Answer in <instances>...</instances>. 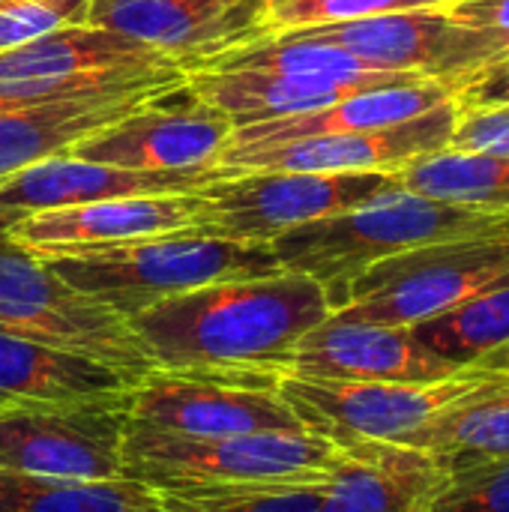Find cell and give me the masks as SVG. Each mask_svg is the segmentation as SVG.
<instances>
[{"mask_svg": "<svg viewBox=\"0 0 509 512\" xmlns=\"http://www.w3.org/2000/svg\"><path fill=\"white\" fill-rule=\"evenodd\" d=\"M330 318L321 282L273 276L213 282L129 318L153 369L285 375L294 345Z\"/></svg>", "mask_w": 509, "mask_h": 512, "instance_id": "obj_1", "label": "cell"}, {"mask_svg": "<svg viewBox=\"0 0 509 512\" xmlns=\"http://www.w3.org/2000/svg\"><path fill=\"white\" fill-rule=\"evenodd\" d=\"M459 237H509V213L387 189L345 213L324 216L270 240L282 270L312 276L324 291L366 267Z\"/></svg>", "mask_w": 509, "mask_h": 512, "instance_id": "obj_2", "label": "cell"}, {"mask_svg": "<svg viewBox=\"0 0 509 512\" xmlns=\"http://www.w3.org/2000/svg\"><path fill=\"white\" fill-rule=\"evenodd\" d=\"M42 261L75 291L105 303L126 321L168 297L213 282L273 276L282 270L270 243L213 237L201 228H183L105 249L45 255Z\"/></svg>", "mask_w": 509, "mask_h": 512, "instance_id": "obj_3", "label": "cell"}, {"mask_svg": "<svg viewBox=\"0 0 509 512\" xmlns=\"http://www.w3.org/2000/svg\"><path fill=\"white\" fill-rule=\"evenodd\" d=\"M336 441L312 429L237 438H177L129 423L123 480L159 492H264L321 486Z\"/></svg>", "mask_w": 509, "mask_h": 512, "instance_id": "obj_4", "label": "cell"}, {"mask_svg": "<svg viewBox=\"0 0 509 512\" xmlns=\"http://www.w3.org/2000/svg\"><path fill=\"white\" fill-rule=\"evenodd\" d=\"M509 279V237H459L384 258L327 291L342 321L414 327Z\"/></svg>", "mask_w": 509, "mask_h": 512, "instance_id": "obj_5", "label": "cell"}, {"mask_svg": "<svg viewBox=\"0 0 509 512\" xmlns=\"http://www.w3.org/2000/svg\"><path fill=\"white\" fill-rule=\"evenodd\" d=\"M0 330L99 360L138 381L153 372L126 318L75 291L6 234H0Z\"/></svg>", "mask_w": 509, "mask_h": 512, "instance_id": "obj_6", "label": "cell"}, {"mask_svg": "<svg viewBox=\"0 0 509 512\" xmlns=\"http://www.w3.org/2000/svg\"><path fill=\"white\" fill-rule=\"evenodd\" d=\"M509 375L498 360L465 369L456 378L432 384H378V381H324L282 375L279 393L306 429L327 438H366L411 444L441 411L468 393Z\"/></svg>", "mask_w": 509, "mask_h": 512, "instance_id": "obj_7", "label": "cell"}, {"mask_svg": "<svg viewBox=\"0 0 509 512\" xmlns=\"http://www.w3.org/2000/svg\"><path fill=\"white\" fill-rule=\"evenodd\" d=\"M162 81H186V69L93 24H66L0 54V102L72 99Z\"/></svg>", "mask_w": 509, "mask_h": 512, "instance_id": "obj_8", "label": "cell"}, {"mask_svg": "<svg viewBox=\"0 0 509 512\" xmlns=\"http://www.w3.org/2000/svg\"><path fill=\"white\" fill-rule=\"evenodd\" d=\"M129 390L78 402L0 405V471L51 480H123Z\"/></svg>", "mask_w": 509, "mask_h": 512, "instance_id": "obj_9", "label": "cell"}, {"mask_svg": "<svg viewBox=\"0 0 509 512\" xmlns=\"http://www.w3.org/2000/svg\"><path fill=\"white\" fill-rule=\"evenodd\" d=\"M273 372L153 369L129 390V423L177 438H237L306 429Z\"/></svg>", "mask_w": 509, "mask_h": 512, "instance_id": "obj_10", "label": "cell"}, {"mask_svg": "<svg viewBox=\"0 0 509 512\" xmlns=\"http://www.w3.org/2000/svg\"><path fill=\"white\" fill-rule=\"evenodd\" d=\"M396 189L393 171L369 174H309V171H246L216 177L201 186L204 234L270 243L306 222L345 213L375 195Z\"/></svg>", "mask_w": 509, "mask_h": 512, "instance_id": "obj_11", "label": "cell"}, {"mask_svg": "<svg viewBox=\"0 0 509 512\" xmlns=\"http://www.w3.org/2000/svg\"><path fill=\"white\" fill-rule=\"evenodd\" d=\"M294 36L330 42L372 69L420 75L456 87L471 72L501 60V45L480 27L456 18L450 9L387 12L342 24L288 30Z\"/></svg>", "mask_w": 509, "mask_h": 512, "instance_id": "obj_12", "label": "cell"}, {"mask_svg": "<svg viewBox=\"0 0 509 512\" xmlns=\"http://www.w3.org/2000/svg\"><path fill=\"white\" fill-rule=\"evenodd\" d=\"M459 120L456 99L396 126L291 138L273 144H228L219 159L225 177L246 171H309V174H369L399 171L417 156L450 147Z\"/></svg>", "mask_w": 509, "mask_h": 512, "instance_id": "obj_13", "label": "cell"}, {"mask_svg": "<svg viewBox=\"0 0 509 512\" xmlns=\"http://www.w3.org/2000/svg\"><path fill=\"white\" fill-rule=\"evenodd\" d=\"M87 24L129 36L186 72L270 36V0H90Z\"/></svg>", "mask_w": 509, "mask_h": 512, "instance_id": "obj_14", "label": "cell"}, {"mask_svg": "<svg viewBox=\"0 0 509 512\" xmlns=\"http://www.w3.org/2000/svg\"><path fill=\"white\" fill-rule=\"evenodd\" d=\"M168 99L90 132L66 153L129 171L216 168L234 138V123L192 96L183 108H168Z\"/></svg>", "mask_w": 509, "mask_h": 512, "instance_id": "obj_15", "label": "cell"}, {"mask_svg": "<svg viewBox=\"0 0 509 512\" xmlns=\"http://www.w3.org/2000/svg\"><path fill=\"white\" fill-rule=\"evenodd\" d=\"M462 372L432 354L411 327L342 321L333 315L294 345L285 366V375L300 378L378 384H432Z\"/></svg>", "mask_w": 509, "mask_h": 512, "instance_id": "obj_16", "label": "cell"}, {"mask_svg": "<svg viewBox=\"0 0 509 512\" xmlns=\"http://www.w3.org/2000/svg\"><path fill=\"white\" fill-rule=\"evenodd\" d=\"M201 216V195L192 192H168V195H129V198H105L60 210H42L24 216L3 234L30 249L33 255H66L105 249L129 240L159 237L183 228H195Z\"/></svg>", "mask_w": 509, "mask_h": 512, "instance_id": "obj_17", "label": "cell"}, {"mask_svg": "<svg viewBox=\"0 0 509 512\" xmlns=\"http://www.w3.org/2000/svg\"><path fill=\"white\" fill-rule=\"evenodd\" d=\"M216 177H225L219 165L201 171H129L102 162H87L72 153H57L0 180V234L24 216L42 210L129 195L192 192L213 183Z\"/></svg>", "mask_w": 509, "mask_h": 512, "instance_id": "obj_18", "label": "cell"}, {"mask_svg": "<svg viewBox=\"0 0 509 512\" xmlns=\"http://www.w3.org/2000/svg\"><path fill=\"white\" fill-rule=\"evenodd\" d=\"M183 87L186 81H162L84 93L72 99L0 102V180L33 162L66 153L90 132L111 126L153 102H162Z\"/></svg>", "mask_w": 509, "mask_h": 512, "instance_id": "obj_19", "label": "cell"}, {"mask_svg": "<svg viewBox=\"0 0 509 512\" xmlns=\"http://www.w3.org/2000/svg\"><path fill=\"white\" fill-rule=\"evenodd\" d=\"M336 459L318 492V512H429L444 459L405 444L333 438Z\"/></svg>", "mask_w": 509, "mask_h": 512, "instance_id": "obj_20", "label": "cell"}, {"mask_svg": "<svg viewBox=\"0 0 509 512\" xmlns=\"http://www.w3.org/2000/svg\"><path fill=\"white\" fill-rule=\"evenodd\" d=\"M384 87V84H342L300 75H273V72H213L192 69L186 72V93L216 111H222L234 129L255 126L264 120L294 117L306 111H321L333 102H342L351 93Z\"/></svg>", "mask_w": 509, "mask_h": 512, "instance_id": "obj_21", "label": "cell"}, {"mask_svg": "<svg viewBox=\"0 0 509 512\" xmlns=\"http://www.w3.org/2000/svg\"><path fill=\"white\" fill-rule=\"evenodd\" d=\"M450 99H453V87L444 81H405V84L369 87V90L351 93L342 102H333L321 111H306V114L264 120L255 126L234 129L231 144H273V141L312 138V135L384 129V126L414 120Z\"/></svg>", "mask_w": 509, "mask_h": 512, "instance_id": "obj_22", "label": "cell"}, {"mask_svg": "<svg viewBox=\"0 0 509 512\" xmlns=\"http://www.w3.org/2000/svg\"><path fill=\"white\" fill-rule=\"evenodd\" d=\"M138 384L99 360L0 330V405L78 402L126 393Z\"/></svg>", "mask_w": 509, "mask_h": 512, "instance_id": "obj_23", "label": "cell"}, {"mask_svg": "<svg viewBox=\"0 0 509 512\" xmlns=\"http://www.w3.org/2000/svg\"><path fill=\"white\" fill-rule=\"evenodd\" d=\"M396 186L450 204L509 213V156L444 147L393 171Z\"/></svg>", "mask_w": 509, "mask_h": 512, "instance_id": "obj_24", "label": "cell"}, {"mask_svg": "<svg viewBox=\"0 0 509 512\" xmlns=\"http://www.w3.org/2000/svg\"><path fill=\"white\" fill-rule=\"evenodd\" d=\"M414 336L456 369L480 366L509 348V279L411 327Z\"/></svg>", "mask_w": 509, "mask_h": 512, "instance_id": "obj_25", "label": "cell"}, {"mask_svg": "<svg viewBox=\"0 0 509 512\" xmlns=\"http://www.w3.org/2000/svg\"><path fill=\"white\" fill-rule=\"evenodd\" d=\"M408 447L435 456H509V375L441 411Z\"/></svg>", "mask_w": 509, "mask_h": 512, "instance_id": "obj_26", "label": "cell"}, {"mask_svg": "<svg viewBox=\"0 0 509 512\" xmlns=\"http://www.w3.org/2000/svg\"><path fill=\"white\" fill-rule=\"evenodd\" d=\"M153 489L132 480L78 483L0 471V512H150Z\"/></svg>", "mask_w": 509, "mask_h": 512, "instance_id": "obj_27", "label": "cell"}, {"mask_svg": "<svg viewBox=\"0 0 509 512\" xmlns=\"http://www.w3.org/2000/svg\"><path fill=\"white\" fill-rule=\"evenodd\" d=\"M444 480L429 512H509V456H441Z\"/></svg>", "mask_w": 509, "mask_h": 512, "instance_id": "obj_28", "label": "cell"}, {"mask_svg": "<svg viewBox=\"0 0 509 512\" xmlns=\"http://www.w3.org/2000/svg\"><path fill=\"white\" fill-rule=\"evenodd\" d=\"M321 486L264 492H159L150 512H318Z\"/></svg>", "mask_w": 509, "mask_h": 512, "instance_id": "obj_29", "label": "cell"}, {"mask_svg": "<svg viewBox=\"0 0 509 512\" xmlns=\"http://www.w3.org/2000/svg\"><path fill=\"white\" fill-rule=\"evenodd\" d=\"M456 0H270V30L288 33L318 24H342L387 12L450 9Z\"/></svg>", "mask_w": 509, "mask_h": 512, "instance_id": "obj_30", "label": "cell"}, {"mask_svg": "<svg viewBox=\"0 0 509 512\" xmlns=\"http://www.w3.org/2000/svg\"><path fill=\"white\" fill-rule=\"evenodd\" d=\"M90 0H0V54L57 27L87 24Z\"/></svg>", "mask_w": 509, "mask_h": 512, "instance_id": "obj_31", "label": "cell"}, {"mask_svg": "<svg viewBox=\"0 0 509 512\" xmlns=\"http://www.w3.org/2000/svg\"><path fill=\"white\" fill-rule=\"evenodd\" d=\"M450 147L509 156V105L459 111Z\"/></svg>", "mask_w": 509, "mask_h": 512, "instance_id": "obj_32", "label": "cell"}, {"mask_svg": "<svg viewBox=\"0 0 509 512\" xmlns=\"http://www.w3.org/2000/svg\"><path fill=\"white\" fill-rule=\"evenodd\" d=\"M453 99H456L459 111L509 105V57L495 60L483 69L471 72L468 78H462L453 87Z\"/></svg>", "mask_w": 509, "mask_h": 512, "instance_id": "obj_33", "label": "cell"}, {"mask_svg": "<svg viewBox=\"0 0 509 512\" xmlns=\"http://www.w3.org/2000/svg\"><path fill=\"white\" fill-rule=\"evenodd\" d=\"M450 12L480 30H486L501 45V60L509 57V0H456Z\"/></svg>", "mask_w": 509, "mask_h": 512, "instance_id": "obj_34", "label": "cell"}, {"mask_svg": "<svg viewBox=\"0 0 509 512\" xmlns=\"http://www.w3.org/2000/svg\"><path fill=\"white\" fill-rule=\"evenodd\" d=\"M492 360H498V363H504V366H507V369H509V348H507V351H501L498 357H492Z\"/></svg>", "mask_w": 509, "mask_h": 512, "instance_id": "obj_35", "label": "cell"}]
</instances>
